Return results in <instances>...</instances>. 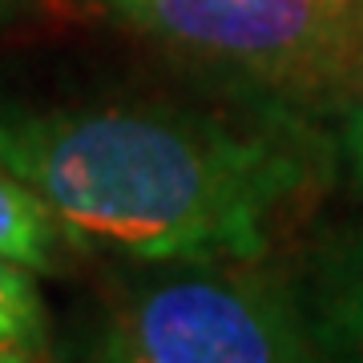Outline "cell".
<instances>
[{"mask_svg":"<svg viewBox=\"0 0 363 363\" xmlns=\"http://www.w3.org/2000/svg\"><path fill=\"white\" fill-rule=\"evenodd\" d=\"M339 157H343L351 182L363 190V89H359V97L339 113Z\"/></svg>","mask_w":363,"mask_h":363,"instance_id":"7","label":"cell"},{"mask_svg":"<svg viewBox=\"0 0 363 363\" xmlns=\"http://www.w3.org/2000/svg\"><path fill=\"white\" fill-rule=\"evenodd\" d=\"M21 4H25V0H0V16L13 13V9H21Z\"/></svg>","mask_w":363,"mask_h":363,"instance_id":"9","label":"cell"},{"mask_svg":"<svg viewBox=\"0 0 363 363\" xmlns=\"http://www.w3.org/2000/svg\"><path fill=\"white\" fill-rule=\"evenodd\" d=\"M65 242L73 238L49 202L25 178L0 166V255L25 262L37 274H57L65 259Z\"/></svg>","mask_w":363,"mask_h":363,"instance_id":"5","label":"cell"},{"mask_svg":"<svg viewBox=\"0 0 363 363\" xmlns=\"http://www.w3.org/2000/svg\"><path fill=\"white\" fill-rule=\"evenodd\" d=\"M0 347L33 363H52L49 355V311L37 286V271L0 255Z\"/></svg>","mask_w":363,"mask_h":363,"instance_id":"6","label":"cell"},{"mask_svg":"<svg viewBox=\"0 0 363 363\" xmlns=\"http://www.w3.org/2000/svg\"><path fill=\"white\" fill-rule=\"evenodd\" d=\"M77 363H319V331L259 259H130Z\"/></svg>","mask_w":363,"mask_h":363,"instance_id":"2","label":"cell"},{"mask_svg":"<svg viewBox=\"0 0 363 363\" xmlns=\"http://www.w3.org/2000/svg\"><path fill=\"white\" fill-rule=\"evenodd\" d=\"M0 166L65 234L121 259H262L315 157L283 133L157 105L0 101Z\"/></svg>","mask_w":363,"mask_h":363,"instance_id":"1","label":"cell"},{"mask_svg":"<svg viewBox=\"0 0 363 363\" xmlns=\"http://www.w3.org/2000/svg\"><path fill=\"white\" fill-rule=\"evenodd\" d=\"M315 331L343 363H363V234L319 262Z\"/></svg>","mask_w":363,"mask_h":363,"instance_id":"4","label":"cell"},{"mask_svg":"<svg viewBox=\"0 0 363 363\" xmlns=\"http://www.w3.org/2000/svg\"><path fill=\"white\" fill-rule=\"evenodd\" d=\"M0 363H33V359H25V355H16V351H4V347H0Z\"/></svg>","mask_w":363,"mask_h":363,"instance_id":"8","label":"cell"},{"mask_svg":"<svg viewBox=\"0 0 363 363\" xmlns=\"http://www.w3.org/2000/svg\"><path fill=\"white\" fill-rule=\"evenodd\" d=\"M133 33L283 101L347 109L363 89V0H93Z\"/></svg>","mask_w":363,"mask_h":363,"instance_id":"3","label":"cell"}]
</instances>
